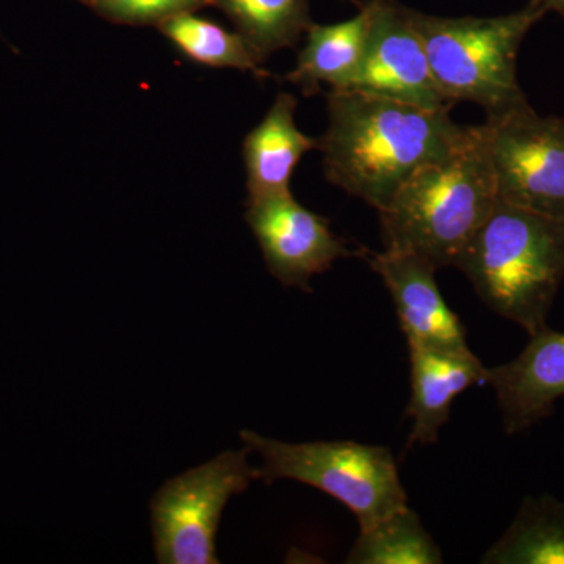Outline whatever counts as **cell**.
Listing matches in <instances>:
<instances>
[{"instance_id": "obj_5", "label": "cell", "mask_w": 564, "mask_h": 564, "mask_svg": "<svg viewBox=\"0 0 564 564\" xmlns=\"http://www.w3.org/2000/svg\"><path fill=\"white\" fill-rule=\"evenodd\" d=\"M251 454L262 456L261 480H295L339 500L366 530L408 507L399 467L383 445L355 441L291 444L250 430L240 433Z\"/></svg>"}, {"instance_id": "obj_2", "label": "cell", "mask_w": 564, "mask_h": 564, "mask_svg": "<svg viewBox=\"0 0 564 564\" xmlns=\"http://www.w3.org/2000/svg\"><path fill=\"white\" fill-rule=\"evenodd\" d=\"M496 203L484 128L474 126L466 143L422 166L380 210L386 248L455 267Z\"/></svg>"}, {"instance_id": "obj_6", "label": "cell", "mask_w": 564, "mask_h": 564, "mask_svg": "<svg viewBox=\"0 0 564 564\" xmlns=\"http://www.w3.org/2000/svg\"><path fill=\"white\" fill-rule=\"evenodd\" d=\"M250 448L226 451L182 473L152 496L154 552L161 564H218L217 533L226 505L261 480Z\"/></svg>"}, {"instance_id": "obj_15", "label": "cell", "mask_w": 564, "mask_h": 564, "mask_svg": "<svg viewBox=\"0 0 564 564\" xmlns=\"http://www.w3.org/2000/svg\"><path fill=\"white\" fill-rule=\"evenodd\" d=\"M481 563L564 564V503L554 497H527L513 524Z\"/></svg>"}, {"instance_id": "obj_1", "label": "cell", "mask_w": 564, "mask_h": 564, "mask_svg": "<svg viewBox=\"0 0 564 564\" xmlns=\"http://www.w3.org/2000/svg\"><path fill=\"white\" fill-rule=\"evenodd\" d=\"M326 99L328 128L318 139L326 180L378 212L422 166L466 143L474 128L456 124L451 109L361 91L329 90Z\"/></svg>"}, {"instance_id": "obj_12", "label": "cell", "mask_w": 564, "mask_h": 564, "mask_svg": "<svg viewBox=\"0 0 564 564\" xmlns=\"http://www.w3.org/2000/svg\"><path fill=\"white\" fill-rule=\"evenodd\" d=\"M411 399L406 415L413 421L408 447L437 443L456 397L486 381V367L473 351L410 347Z\"/></svg>"}, {"instance_id": "obj_18", "label": "cell", "mask_w": 564, "mask_h": 564, "mask_svg": "<svg viewBox=\"0 0 564 564\" xmlns=\"http://www.w3.org/2000/svg\"><path fill=\"white\" fill-rule=\"evenodd\" d=\"M220 3L261 62L274 52L295 46L311 25L304 0H220Z\"/></svg>"}, {"instance_id": "obj_23", "label": "cell", "mask_w": 564, "mask_h": 564, "mask_svg": "<svg viewBox=\"0 0 564 564\" xmlns=\"http://www.w3.org/2000/svg\"><path fill=\"white\" fill-rule=\"evenodd\" d=\"M562 18H563V20H564V14H562Z\"/></svg>"}, {"instance_id": "obj_21", "label": "cell", "mask_w": 564, "mask_h": 564, "mask_svg": "<svg viewBox=\"0 0 564 564\" xmlns=\"http://www.w3.org/2000/svg\"><path fill=\"white\" fill-rule=\"evenodd\" d=\"M352 3H356V6L361 7V3L358 2V0H351Z\"/></svg>"}, {"instance_id": "obj_22", "label": "cell", "mask_w": 564, "mask_h": 564, "mask_svg": "<svg viewBox=\"0 0 564 564\" xmlns=\"http://www.w3.org/2000/svg\"><path fill=\"white\" fill-rule=\"evenodd\" d=\"M90 2H95V0H90Z\"/></svg>"}, {"instance_id": "obj_11", "label": "cell", "mask_w": 564, "mask_h": 564, "mask_svg": "<svg viewBox=\"0 0 564 564\" xmlns=\"http://www.w3.org/2000/svg\"><path fill=\"white\" fill-rule=\"evenodd\" d=\"M485 383L496 391L507 434L543 421L564 395V333L545 326L532 334L518 358L486 370Z\"/></svg>"}, {"instance_id": "obj_9", "label": "cell", "mask_w": 564, "mask_h": 564, "mask_svg": "<svg viewBox=\"0 0 564 564\" xmlns=\"http://www.w3.org/2000/svg\"><path fill=\"white\" fill-rule=\"evenodd\" d=\"M250 225L269 272L284 285L313 292L310 282L355 252L329 221L302 206L292 193L248 202Z\"/></svg>"}, {"instance_id": "obj_7", "label": "cell", "mask_w": 564, "mask_h": 564, "mask_svg": "<svg viewBox=\"0 0 564 564\" xmlns=\"http://www.w3.org/2000/svg\"><path fill=\"white\" fill-rule=\"evenodd\" d=\"M481 128L497 199L564 221V118L527 101L489 113Z\"/></svg>"}, {"instance_id": "obj_3", "label": "cell", "mask_w": 564, "mask_h": 564, "mask_svg": "<svg viewBox=\"0 0 564 564\" xmlns=\"http://www.w3.org/2000/svg\"><path fill=\"white\" fill-rule=\"evenodd\" d=\"M455 267L489 310L532 336L564 282V221L497 199Z\"/></svg>"}, {"instance_id": "obj_13", "label": "cell", "mask_w": 564, "mask_h": 564, "mask_svg": "<svg viewBox=\"0 0 564 564\" xmlns=\"http://www.w3.org/2000/svg\"><path fill=\"white\" fill-rule=\"evenodd\" d=\"M296 98L281 93L263 120L243 140L248 202L291 193L292 174L318 139L296 128Z\"/></svg>"}, {"instance_id": "obj_14", "label": "cell", "mask_w": 564, "mask_h": 564, "mask_svg": "<svg viewBox=\"0 0 564 564\" xmlns=\"http://www.w3.org/2000/svg\"><path fill=\"white\" fill-rule=\"evenodd\" d=\"M370 22L372 3L366 0L351 20L329 25L311 24L306 44L285 80L299 85L304 95L321 91L323 84L328 85L329 90L347 88L362 61Z\"/></svg>"}, {"instance_id": "obj_17", "label": "cell", "mask_w": 564, "mask_h": 564, "mask_svg": "<svg viewBox=\"0 0 564 564\" xmlns=\"http://www.w3.org/2000/svg\"><path fill=\"white\" fill-rule=\"evenodd\" d=\"M440 545L410 507L361 530L345 563L348 564H441Z\"/></svg>"}, {"instance_id": "obj_4", "label": "cell", "mask_w": 564, "mask_h": 564, "mask_svg": "<svg viewBox=\"0 0 564 564\" xmlns=\"http://www.w3.org/2000/svg\"><path fill=\"white\" fill-rule=\"evenodd\" d=\"M545 13L527 3L503 17L443 18L411 10L434 82L447 101H469L497 113L527 102L518 55L527 33Z\"/></svg>"}, {"instance_id": "obj_8", "label": "cell", "mask_w": 564, "mask_h": 564, "mask_svg": "<svg viewBox=\"0 0 564 564\" xmlns=\"http://www.w3.org/2000/svg\"><path fill=\"white\" fill-rule=\"evenodd\" d=\"M372 22L362 61L344 90L383 96L425 109H452L434 82L411 9L397 0H370Z\"/></svg>"}, {"instance_id": "obj_16", "label": "cell", "mask_w": 564, "mask_h": 564, "mask_svg": "<svg viewBox=\"0 0 564 564\" xmlns=\"http://www.w3.org/2000/svg\"><path fill=\"white\" fill-rule=\"evenodd\" d=\"M159 29L188 61L210 68L247 70L261 80L272 76L240 33L215 22L181 11L163 20Z\"/></svg>"}, {"instance_id": "obj_19", "label": "cell", "mask_w": 564, "mask_h": 564, "mask_svg": "<svg viewBox=\"0 0 564 564\" xmlns=\"http://www.w3.org/2000/svg\"><path fill=\"white\" fill-rule=\"evenodd\" d=\"M99 7L113 20L144 24L159 21V24L173 14L187 10L198 0H96Z\"/></svg>"}, {"instance_id": "obj_20", "label": "cell", "mask_w": 564, "mask_h": 564, "mask_svg": "<svg viewBox=\"0 0 564 564\" xmlns=\"http://www.w3.org/2000/svg\"><path fill=\"white\" fill-rule=\"evenodd\" d=\"M530 6L543 10L545 14L555 11V13L564 14V0H529Z\"/></svg>"}, {"instance_id": "obj_10", "label": "cell", "mask_w": 564, "mask_h": 564, "mask_svg": "<svg viewBox=\"0 0 564 564\" xmlns=\"http://www.w3.org/2000/svg\"><path fill=\"white\" fill-rule=\"evenodd\" d=\"M383 280L395 304L400 328L410 347L469 351L466 328L437 288L436 267L414 252H362Z\"/></svg>"}]
</instances>
